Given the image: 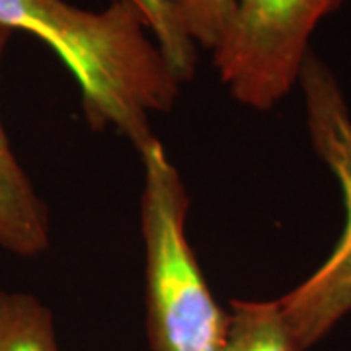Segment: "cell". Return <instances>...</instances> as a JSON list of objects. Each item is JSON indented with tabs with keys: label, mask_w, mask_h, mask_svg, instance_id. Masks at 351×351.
Wrapping results in <instances>:
<instances>
[{
	"label": "cell",
	"mask_w": 351,
	"mask_h": 351,
	"mask_svg": "<svg viewBox=\"0 0 351 351\" xmlns=\"http://www.w3.org/2000/svg\"><path fill=\"white\" fill-rule=\"evenodd\" d=\"M348 0H237L234 18L215 51L230 96L269 112L299 84L318 24Z\"/></svg>",
	"instance_id": "277c9868"
},
{
	"label": "cell",
	"mask_w": 351,
	"mask_h": 351,
	"mask_svg": "<svg viewBox=\"0 0 351 351\" xmlns=\"http://www.w3.org/2000/svg\"><path fill=\"white\" fill-rule=\"evenodd\" d=\"M0 351H61L53 314L34 295L0 287Z\"/></svg>",
	"instance_id": "8992f818"
},
{
	"label": "cell",
	"mask_w": 351,
	"mask_h": 351,
	"mask_svg": "<svg viewBox=\"0 0 351 351\" xmlns=\"http://www.w3.org/2000/svg\"><path fill=\"white\" fill-rule=\"evenodd\" d=\"M191 41L207 51H217L234 18L237 0H170Z\"/></svg>",
	"instance_id": "9c48e42d"
},
{
	"label": "cell",
	"mask_w": 351,
	"mask_h": 351,
	"mask_svg": "<svg viewBox=\"0 0 351 351\" xmlns=\"http://www.w3.org/2000/svg\"><path fill=\"white\" fill-rule=\"evenodd\" d=\"M0 25L45 41L78 82L90 127H112L137 151L154 138L152 115L180 96L182 82L127 0L100 12L66 0H0Z\"/></svg>",
	"instance_id": "6da1fadb"
},
{
	"label": "cell",
	"mask_w": 351,
	"mask_h": 351,
	"mask_svg": "<svg viewBox=\"0 0 351 351\" xmlns=\"http://www.w3.org/2000/svg\"><path fill=\"white\" fill-rule=\"evenodd\" d=\"M14 32L0 25V73ZM49 246V213L20 166L0 117V248L34 258Z\"/></svg>",
	"instance_id": "5b68a950"
},
{
	"label": "cell",
	"mask_w": 351,
	"mask_h": 351,
	"mask_svg": "<svg viewBox=\"0 0 351 351\" xmlns=\"http://www.w3.org/2000/svg\"><path fill=\"white\" fill-rule=\"evenodd\" d=\"M137 8L149 34L158 45L168 66L180 82H188L195 75L199 47L191 41L180 22L170 0H127Z\"/></svg>",
	"instance_id": "ba28073f"
},
{
	"label": "cell",
	"mask_w": 351,
	"mask_h": 351,
	"mask_svg": "<svg viewBox=\"0 0 351 351\" xmlns=\"http://www.w3.org/2000/svg\"><path fill=\"white\" fill-rule=\"evenodd\" d=\"M299 86L314 151L338 178L346 201V228L336 248L313 276L277 299L295 351H308L351 313V112L338 78L313 51Z\"/></svg>",
	"instance_id": "3957f363"
},
{
	"label": "cell",
	"mask_w": 351,
	"mask_h": 351,
	"mask_svg": "<svg viewBox=\"0 0 351 351\" xmlns=\"http://www.w3.org/2000/svg\"><path fill=\"white\" fill-rule=\"evenodd\" d=\"M138 156L145 168L141 230L151 351H223L230 316L213 297L189 246L184 180L156 137Z\"/></svg>",
	"instance_id": "7a4b0ae2"
},
{
	"label": "cell",
	"mask_w": 351,
	"mask_h": 351,
	"mask_svg": "<svg viewBox=\"0 0 351 351\" xmlns=\"http://www.w3.org/2000/svg\"><path fill=\"white\" fill-rule=\"evenodd\" d=\"M230 324L223 351H295L279 302L230 301Z\"/></svg>",
	"instance_id": "52a82bcc"
}]
</instances>
